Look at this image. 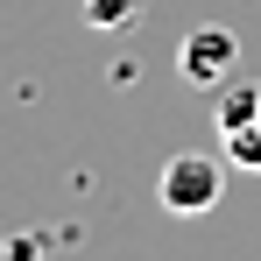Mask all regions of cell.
<instances>
[{
    "label": "cell",
    "instance_id": "6da1fadb",
    "mask_svg": "<svg viewBox=\"0 0 261 261\" xmlns=\"http://www.w3.org/2000/svg\"><path fill=\"white\" fill-rule=\"evenodd\" d=\"M212 127L226 141V163L261 170V78H226L212 92Z\"/></svg>",
    "mask_w": 261,
    "mask_h": 261
},
{
    "label": "cell",
    "instance_id": "7a4b0ae2",
    "mask_svg": "<svg viewBox=\"0 0 261 261\" xmlns=\"http://www.w3.org/2000/svg\"><path fill=\"white\" fill-rule=\"evenodd\" d=\"M155 198H163V212H184V219L212 212L219 198H226V163H219V155H198V148H184V155L163 163Z\"/></svg>",
    "mask_w": 261,
    "mask_h": 261
},
{
    "label": "cell",
    "instance_id": "3957f363",
    "mask_svg": "<svg viewBox=\"0 0 261 261\" xmlns=\"http://www.w3.org/2000/svg\"><path fill=\"white\" fill-rule=\"evenodd\" d=\"M176 71H184V85L219 92L233 71H240V36H233V29H191L184 49H176Z\"/></svg>",
    "mask_w": 261,
    "mask_h": 261
},
{
    "label": "cell",
    "instance_id": "277c9868",
    "mask_svg": "<svg viewBox=\"0 0 261 261\" xmlns=\"http://www.w3.org/2000/svg\"><path fill=\"white\" fill-rule=\"evenodd\" d=\"M141 0H85V29H127Z\"/></svg>",
    "mask_w": 261,
    "mask_h": 261
},
{
    "label": "cell",
    "instance_id": "5b68a950",
    "mask_svg": "<svg viewBox=\"0 0 261 261\" xmlns=\"http://www.w3.org/2000/svg\"><path fill=\"white\" fill-rule=\"evenodd\" d=\"M43 247H49V233H7L0 261H43Z\"/></svg>",
    "mask_w": 261,
    "mask_h": 261
}]
</instances>
